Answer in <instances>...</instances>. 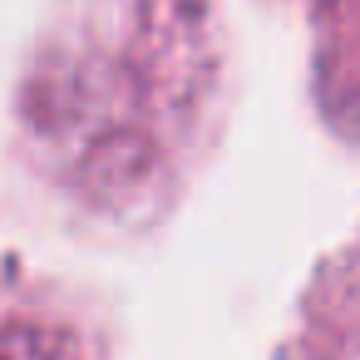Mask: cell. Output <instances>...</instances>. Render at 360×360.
<instances>
[{
    "label": "cell",
    "instance_id": "cell-1",
    "mask_svg": "<svg viewBox=\"0 0 360 360\" xmlns=\"http://www.w3.org/2000/svg\"><path fill=\"white\" fill-rule=\"evenodd\" d=\"M217 0H55L20 94L25 163L104 227H153L222 129Z\"/></svg>",
    "mask_w": 360,
    "mask_h": 360
},
{
    "label": "cell",
    "instance_id": "cell-2",
    "mask_svg": "<svg viewBox=\"0 0 360 360\" xmlns=\"http://www.w3.org/2000/svg\"><path fill=\"white\" fill-rule=\"evenodd\" d=\"M0 360H114L104 316L40 271H0Z\"/></svg>",
    "mask_w": 360,
    "mask_h": 360
}]
</instances>
